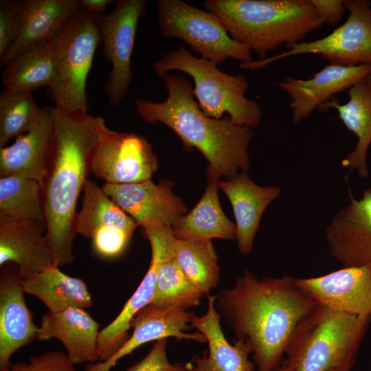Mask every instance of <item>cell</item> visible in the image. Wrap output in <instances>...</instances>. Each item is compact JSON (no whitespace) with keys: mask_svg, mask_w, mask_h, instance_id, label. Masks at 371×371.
<instances>
[{"mask_svg":"<svg viewBox=\"0 0 371 371\" xmlns=\"http://www.w3.org/2000/svg\"><path fill=\"white\" fill-rule=\"evenodd\" d=\"M214 305L250 347L257 371H277L297 325L317 304L295 278L259 279L245 269L232 288L216 295Z\"/></svg>","mask_w":371,"mask_h":371,"instance_id":"cell-1","label":"cell"},{"mask_svg":"<svg viewBox=\"0 0 371 371\" xmlns=\"http://www.w3.org/2000/svg\"><path fill=\"white\" fill-rule=\"evenodd\" d=\"M53 133L47 175L42 189L47 236L58 267L74 260L78 197L83 191L101 131L106 124L100 116L87 112L51 107Z\"/></svg>","mask_w":371,"mask_h":371,"instance_id":"cell-2","label":"cell"},{"mask_svg":"<svg viewBox=\"0 0 371 371\" xmlns=\"http://www.w3.org/2000/svg\"><path fill=\"white\" fill-rule=\"evenodd\" d=\"M167 91L161 102L139 99L135 101L138 115L146 122H160L181 139L186 150L196 148L206 159L208 179L225 177L227 180L247 172L250 163L247 148L253 128L234 124L229 116L214 119L205 115L194 99L190 80L177 74L161 77Z\"/></svg>","mask_w":371,"mask_h":371,"instance_id":"cell-3","label":"cell"},{"mask_svg":"<svg viewBox=\"0 0 371 371\" xmlns=\"http://www.w3.org/2000/svg\"><path fill=\"white\" fill-rule=\"evenodd\" d=\"M203 5L258 60L283 45L291 49L324 23L310 0H206Z\"/></svg>","mask_w":371,"mask_h":371,"instance_id":"cell-4","label":"cell"},{"mask_svg":"<svg viewBox=\"0 0 371 371\" xmlns=\"http://www.w3.org/2000/svg\"><path fill=\"white\" fill-rule=\"evenodd\" d=\"M370 321L371 315H350L317 304L297 325L284 363L290 371L352 368Z\"/></svg>","mask_w":371,"mask_h":371,"instance_id":"cell-5","label":"cell"},{"mask_svg":"<svg viewBox=\"0 0 371 371\" xmlns=\"http://www.w3.org/2000/svg\"><path fill=\"white\" fill-rule=\"evenodd\" d=\"M153 68L160 77L171 71L189 75L194 82V97L209 117L222 119L226 113L234 124L251 128L257 126L262 119L258 103L245 96L249 83L243 75L224 73L214 63L196 57L183 46L165 54Z\"/></svg>","mask_w":371,"mask_h":371,"instance_id":"cell-6","label":"cell"},{"mask_svg":"<svg viewBox=\"0 0 371 371\" xmlns=\"http://www.w3.org/2000/svg\"><path fill=\"white\" fill-rule=\"evenodd\" d=\"M99 16L80 7L53 38L56 78L50 89L59 109L87 112V79L101 42Z\"/></svg>","mask_w":371,"mask_h":371,"instance_id":"cell-7","label":"cell"},{"mask_svg":"<svg viewBox=\"0 0 371 371\" xmlns=\"http://www.w3.org/2000/svg\"><path fill=\"white\" fill-rule=\"evenodd\" d=\"M156 7L163 36L183 40L193 52L217 66L228 58L240 63L253 60L251 52L230 36L214 13L181 0H158Z\"/></svg>","mask_w":371,"mask_h":371,"instance_id":"cell-8","label":"cell"},{"mask_svg":"<svg viewBox=\"0 0 371 371\" xmlns=\"http://www.w3.org/2000/svg\"><path fill=\"white\" fill-rule=\"evenodd\" d=\"M349 14L346 21L327 36L302 41L291 49L266 58L240 63L243 69H258L275 61L302 54H319L330 64L357 66L371 64V2L344 0Z\"/></svg>","mask_w":371,"mask_h":371,"instance_id":"cell-9","label":"cell"},{"mask_svg":"<svg viewBox=\"0 0 371 371\" xmlns=\"http://www.w3.org/2000/svg\"><path fill=\"white\" fill-rule=\"evenodd\" d=\"M146 3L145 0H121L111 13L99 16L103 53L111 65L105 91L113 107L121 102L132 80L131 56Z\"/></svg>","mask_w":371,"mask_h":371,"instance_id":"cell-10","label":"cell"},{"mask_svg":"<svg viewBox=\"0 0 371 371\" xmlns=\"http://www.w3.org/2000/svg\"><path fill=\"white\" fill-rule=\"evenodd\" d=\"M157 168V156L145 137L104 126L91 162L95 177L111 184L139 183L151 179Z\"/></svg>","mask_w":371,"mask_h":371,"instance_id":"cell-11","label":"cell"},{"mask_svg":"<svg viewBox=\"0 0 371 371\" xmlns=\"http://www.w3.org/2000/svg\"><path fill=\"white\" fill-rule=\"evenodd\" d=\"M143 229L151 248L150 266L139 286L120 314L100 330L98 339L100 361L109 359L129 339L128 330L131 328L133 318L150 304L153 297L159 268L167 260L175 258L176 238L170 227L153 223L144 226Z\"/></svg>","mask_w":371,"mask_h":371,"instance_id":"cell-12","label":"cell"},{"mask_svg":"<svg viewBox=\"0 0 371 371\" xmlns=\"http://www.w3.org/2000/svg\"><path fill=\"white\" fill-rule=\"evenodd\" d=\"M173 185L170 180L156 184L149 179L126 184L105 183L102 188L137 226L157 221L172 227L188 212L185 203L172 192Z\"/></svg>","mask_w":371,"mask_h":371,"instance_id":"cell-13","label":"cell"},{"mask_svg":"<svg viewBox=\"0 0 371 371\" xmlns=\"http://www.w3.org/2000/svg\"><path fill=\"white\" fill-rule=\"evenodd\" d=\"M317 304L353 315H371V266L344 267L326 275L297 278Z\"/></svg>","mask_w":371,"mask_h":371,"instance_id":"cell-14","label":"cell"},{"mask_svg":"<svg viewBox=\"0 0 371 371\" xmlns=\"http://www.w3.org/2000/svg\"><path fill=\"white\" fill-rule=\"evenodd\" d=\"M350 198L326 229L329 252L344 267L371 266V189Z\"/></svg>","mask_w":371,"mask_h":371,"instance_id":"cell-15","label":"cell"},{"mask_svg":"<svg viewBox=\"0 0 371 371\" xmlns=\"http://www.w3.org/2000/svg\"><path fill=\"white\" fill-rule=\"evenodd\" d=\"M371 74V64L344 66L329 64L309 79L286 77L275 83L289 94V107L295 124L306 119L315 109L333 99L341 91L348 90L362 78Z\"/></svg>","mask_w":371,"mask_h":371,"instance_id":"cell-16","label":"cell"},{"mask_svg":"<svg viewBox=\"0 0 371 371\" xmlns=\"http://www.w3.org/2000/svg\"><path fill=\"white\" fill-rule=\"evenodd\" d=\"M193 313L181 309H159L147 305L133 318V333L124 344L112 357L104 361L90 363L84 371H109L117 361L131 354L140 346L172 337L177 339L206 341L200 332L188 333Z\"/></svg>","mask_w":371,"mask_h":371,"instance_id":"cell-17","label":"cell"},{"mask_svg":"<svg viewBox=\"0 0 371 371\" xmlns=\"http://www.w3.org/2000/svg\"><path fill=\"white\" fill-rule=\"evenodd\" d=\"M53 118L49 106L40 113L25 133L8 146L0 148V175L19 176L36 181L44 186L47 175Z\"/></svg>","mask_w":371,"mask_h":371,"instance_id":"cell-18","label":"cell"},{"mask_svg":"<svg viewBox=\"0 0 371 371\" xmlns=\"http://www.w3.org/2000/svg\"><path fill=\"white\" fill-rule=\"evenodd\" d=\"M46 234V222L0 220V265L15 264L21 279L55 265Z\"/></svg>","mask_w":371,"mask_h":371,"instance_id":"cell-19","label":"cell"},{"mask_svg":"<svg viewBox=\"0 0 371 371\" xmlns=\"http://www.w3.org/2000/svg\"><path fill=\"white\" fill-rule=\"evenodd\" d=\"M18 270H3L0 278V370L12 364V355L37 339L38 327L25 302Z\"/></svg>","mask_w":371,"mask_h":371,"instance_id":"cell-20","label":"cell"},{"mask_svg":"<svg viewBox=\"0 0 371 371\" xmlns=\"http://www.w3.org/2000/svg\"><path fill=\"white\" fill-rule=\"evenodd\" d=\"M99 328L100 324L84 308H69L58 313L49 311L41 318L37 339L60 340L68 359L74 365L95 363L99 359Z\"/></svg>","mask_w":371,"mask_h":371,"instance_id":"cell-21","label":"cell"},{"mask_svg":"<svg viewBox=\"0 0 371 371\" xmlns=\"http://www.w3.org/2000/svg\"><path fill=\"white\" fill-rule=\"evenodd\" d=\"M218 187L229 199L233 209L238 249L243 254H249L252 251L262 215L280 196L281 190L277 186L256 184L247 172L219 181Z\"/></svg>","mask_w":371,"mask_h":371,"instance_id":"cell-22","label":"cell"},{"mask_svg":"<svg viewBox=\"0 0 371 371\" xmlns=\"http://www.w3.org/2000/svg\"><path fill=\"white\" fill-rule=\"evenodd\" d=\"M207 295V309L201 317L193 313L190 321L195 328L206 338L208 355L192 359L195 366L191 371H254L255 366L249 359L251 350L243 339H237L230 344L222 330L221 314L215 308V295Z\"/></svg>","mask_w":371,"mask_h":371,"instance_id":"cell-23","label":"cell"},{"mask_svg":"<svg viewBox=\"0 0 371 371\" xmlns=\"http://www.w3.org/2000/svg\"><path fill=\"white\" fill-rule=\"evenodd\" d=\"M79 8L77 0L21 1L19 34L0 57V64L5 66L27 47L52 39Z\"/></svg>","mask_w":371,"mask_h":371,"instance_id":"cell-24","label":"cell"},{"mask_svg":"<svg viewBox=\"0 0 371 371\" xmlns=\"http://www.w3.org/2000/svg\"><path fill=\"white\" fill-rule=\"evenodd\" d=\"M348 101L339 104L333 98L321 104L317 110L336 109L344 126L357 138L355 148L341 161L350 171L357 170L361 179L369 177L366 155L371 144V74L360 79L348 89Z\"/></svg>","mask_w":371,"mask_h":371,"instance_id":"cell-25","label":"cell"},{"mask_svg":"<svg viewBox=\"0 0 371 371\" xmlns=\"http://www.w3.org/2000/svg\"><path fill=\"white\" fill-rule=\"evenodd\" d=\"M218 182L217 179H208L205 190L194 207L171 227L177 239H236V225L227 218L220 204Z\"/></svg>","mask_w":371,"mask_h":371,"instance_id":"cell-26","label":"cell"},{"mask_svg":"<svg viewBox=\"0 0 371 371\" xmlns=\"http://www.w3.org/2000/svg\"><path fill=\"white\" fill-rule=\"evenodd\" d=\"M135 221L117 205L95 181L88 179L82 207L76 218V232L91 240L117 232L133 234Z\"/></svg>","mask_w":371,"mask_h":371,"instance_id":"cell-27","label":"cell"},{"mask_svg":"<svg viewBox=\"0 0 371 371\" xmlns=\"http://www.w3.org/2000/svg\"><path fill=\"white\" fill-rule=\"evenodd\" d=\"M21 280L24 292L38 297L49 312L92 306L91 295L86 283L64 273L57 266H51Z\"/></svg>","mask_w":371,"mask_h":371,"instance_id":"cell-28","label":"cell"},{"mask_svg":"<svg viewBox=\"0 0 371 371\" xmlns=\"http://www.w3.org/2000/svg\"><path fill=\"white\" fill-rule=\"evenodd\" d=\"M56 78V56L53 38L34 43L10 60L2 73L6 88L32 92L51 88Z\"/></svg>","mask_w":371,"mask_h":371,"instance_id":"cell-29","label":"cell"},{"mask_svg":"<svg viewBox=\"0 0 371 371\" xmlns=\"http://www.w3.org/2000/svg\"><path fill=\"white\" fill-rule=\"evenodd\" d=\"M0 220L46 222L39 183L15 175L1 177Z\"/></svg>","mask_w":371,"mask_h":371,"instance_id":"cell-30","label":"cell"},{"mask_svg":"<svg viewBox=\"0 0 371 371\" xmlns=\"http://www.w3.org/2000/svg\"><path fill=\"white\" fill-rule=\"evenodd\" d=\"M188 280L205 295L219 282L218 257L211 240L176 238L174 258Z\"/></svg>","mask_w":371,"mask_h":371,"instance_id":"cell-31","label":"cell"},{"mask_svg":"<svg viewBox=\"0 0 371 371\" xmlns=\"http://www.w3.org/2000/svg\"><path fill=\"white\" fill-rule=\"evenodd\" d=\"M204 295L172 258L159 268L154 295L148 305L159 309L187 311L197 306Z\"/></svg>","mask_w":371,"mask_h":371,"instance_id":"cell-32","label":"cell"},{"mask_svg":"<svg viewBox=\"0 0 371 371\" xmlns=\"http://www.w3.org/2000/svg\"><path fill=\"white\" fill-rule=\"evenodd\" d=\"M33 93L4 87L0 94V148L26 133L38 117Z\"/></svg>","mask_w":371,"mask_h":371,"instance_id":"cell-33","label":"cell"},{"mask_svg":"<svg viewBox=\"0 0 371 371\" xmlns=\"http://www.w3.org/2000/svg\"><path fill=\"white\" fill-rule=\"evenodd\" d=\"M21 1L0 2V57L18 36L21 24Z\"/></svg>","mask_w":371,"mask_h":371,"instance_id":"cell-34","label":"cell"},{"mask_svg":"<svg viewBox=\"0 0 371 371\" xmlns=\"http://www.w3.org/2000/svg\"><path fill=\"white\" fill-rule=\"evenodd\" d=\"M0 371H76L67 355L49 351L31 356L27 362H16Z\"/></svg>","mask_w":371,"mask_h":371,"instance_id":"cell-35","label":"cell"},{"mask_svg":"<svg viewBox=\"0 0 371 371\" xmlns=\"http://www.w3.org/2000/svg\"><path fill=\"white\" fill-rule=\"evenodd\" d=\"M167 339L153 344L149 352L126 371H191V363H170L166 356Z\"/></svg>","mask_w":371,"mask_h":371,"instance_id":"cell-36","label":"cell"},{"mask_svg":"<svg viewBox=\"0 0 371 371\" xmlns=\"http://www.w3.org/2000/svg\"><path fill=\"white\" fill-rule=\"evenodd\" d=\"M316 12L324 23L337 25L345 10L342 0H310Z\"/></svg>","mask_w":371,"mask_h":371,"instance_id":"cell-37","label":"cell"},{"mask_svg":"<svg viewBox=\"0 0 371 371\" xmlns=\"http://www.w3.org/2000/svg\"><path fill=\"white\" fill-rule=\"evenodd\" d=\"M113 1L111 0H80V7L97 15H100Z\"/></svg>","mask_w":371,"mask_h":371,"instance_id":"cell-38","label":"cell"},{"mask_svg":"<svg viewBox=\"0 0 371 371\" xmlns=\"http://www.w3.org/2000/svg\"><path fill=\"white\" fill-rule=\"evenodd\" d=\"M352 368L350 367H341L330 370L329 371H351Z\"/></svg>","mask_w":371,"mask_h":371,"instance_id":"cell-39","label":"cell"},{"mask_svg":"<svg viewBox=\"0 0 371 371\" xmlns=\"http://www.w3.org/2000/svg\"><path fill=\"white\" fill-rule=\"evenodd\" d=\"M277 371H290L288 367L283 363Z\"/></svg>","mask_w":371,"mask_h":371,"instance_id":"cell-40","label":"cell"}]
</instances>
